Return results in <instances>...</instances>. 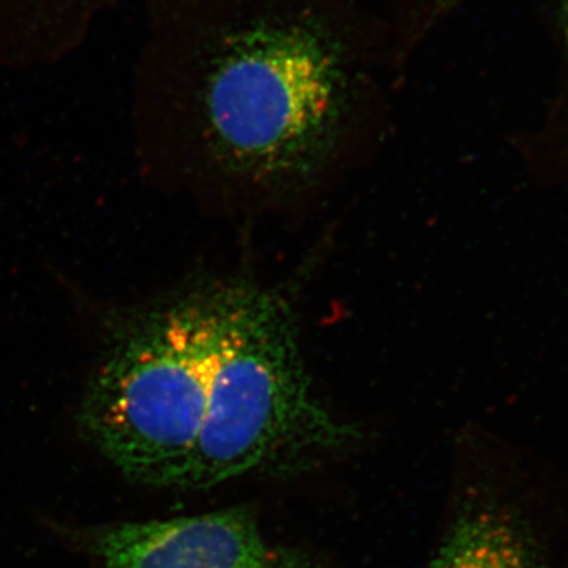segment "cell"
Returning a JSON list of instances; mask_svg holds the SVG:
<instances>
[{
  "label": "cell",
  "mask_w": 568,
  "mask_h": 568,
  "mask_svg": "<svg viewBox=\"0 0 568 568\" xmlns=\"http://www.w3.org/2000/svg\"><path fill=\"white\" fill-rule=\"evenodd\" d=\"M227 298L230 287L145 316L93 375L82 429L130 480L178 488L203 428Z\"/></svg>",
  "instance_id": "obj_2"
},
{
  "label": "cell",
  "mask_w": 568,
  "mask_h": 568,
  "mask_svg": "<svg viewBox=\"0 0 568 568\" xmlns=\"http://www.w3.org/2000/svg\"><path fill=\"white\" fill-rule=\"evenodd\" d=\"M467 0H387L386 18L395 67L405 78L410 63Z\"/></svg>",
  "instance_id": "obj_7"
},
{
  "label": "cell",
  "mask_w": 568,
  "mask_h": 568,
  "mask_svg": "<svg viewBox=\"0 0 568 568\" xmlns=\"http://www.w3.org/2000/svg\"><path fill=\"white\" fill-rule=\"evenodd\" d=\"M92 544L103 568H263L271 552L244 508L121 523Z\"/></svg>",
  "instance_id": "obj_4"
},
{
  "label": "cell",
  "mask_w": 568,
  "mask_h": 568,
  "mask_svg": "<svg viewBox=\"0 0 568 568\" xmlns=\"http://www.w3.org/2000/svg\"><path fill=\"white\" fill-rule=\"evenodd\" d=\"M115 0H0V63H48L74 50Z\"/></svg>",
  "instance_id": "obj_6"
},
{
  "label": "cell",
  "mask_w": 568,
  "mask_h": 568,
  "mask_svg": "<svg viewBox=\"0 0 568 568\" xmlns=\"http://www.w3.org/2000/svg\"><path fill=\"white\" fill-rule=\"evenodd\" d=\"M426 568H547V564L517 511L496 500H478L459 511Z\"/></svg>",
  "instance_id": "obj_5"
},
{
  "label": "cell",
  "mask_w": 568,
  "mask_h": 568,
  "mask_svg": "<svg viewBox=\"0 0 568 568\" xmlns=\"http://www.w3.org/2000/svg\"><path fill=\"white\" fill-rule=\"evenodd\" d=\"M560 29H562L564 43L568 51V0H562L560 3Z\"/></svg>",
  "instance_id": "obj_9"
},
{
  "label": "cell",
  "mask_w": 568,
  "mask_h": 568,
  "mask_svg": "<svg viewBox=\"0 0 568 568\" xmlns=\"http://www.w3.org/2000/svg\"><path fill=\"white\" fill-rule=\"evenodd\" d=\"M138 63L220 162L265 182L323 164L402 81L366 0H148Z\"/></svg>",
  "instance_id": "obj_1"
},
{
  "label": "cell",
  "mask_w": 568,
  "mask_h": 568,
  "mask_svg": "<svg viewBox=\"0 0 568 568\" xmlns=\"http://www.w3.org/2000/svg\"><path fill=\"white\" fill-rule=\"evenodd\" d=\"M354 436L316 398L286 305L264 291L230 287L203 428L178 488H212L294 465Z\"/></svg>",
  "instance_id": "obj_3"
},
{
  "label": "cell",
  "mask_w": 568,
  "mask_h": 568,
  "mask_svg": "<svg viewBox=\"0 0 568 568\" xmlns=\"http://www.w3.org/2000/svg\"><path fill=\"white\" fill-rule=\"evenodd\" d=\"M263 568H321L306 556L298 555L294 551H275L268 552Z\"/></svg>",
  "instance_id": "obj_8"
}]
</instances>
